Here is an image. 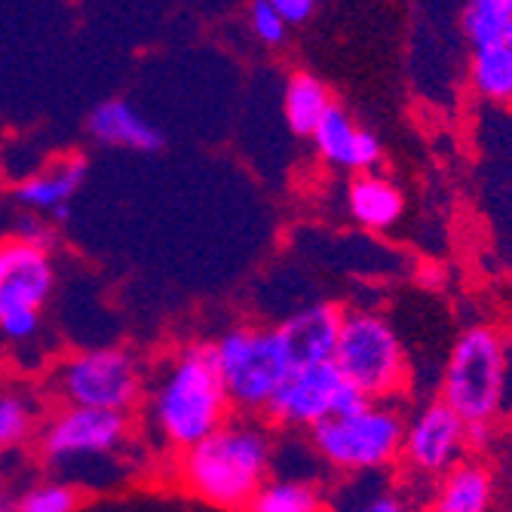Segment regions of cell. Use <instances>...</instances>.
<instances>
[{
    "label": "cell",
    "instance_id": "obj_3",
    "mask_svg": "<svg viewBox=\"0 0 512 512\" xmlns=\"http://www.w3.org/2000/svg\"><path fill=\"white\" fill-rule=\"evenodd\" d=\"M509 359L512 347L494 325H473L448 353L439 399L470 427L473 439H482V433L506 411Z\"/></svg>",
    "mask_w": 512,
    "mask_h": 512
},
{
    "label": "cell",
    "instance_id": "obj_15",
    "mask_svg": "<svg viewBox=\"0 0 512 512\" xmlns=\"http://www.w3.org/2000/svg\"><path fill=\"white\" fill-rule=\"evenodd\" d=\"M86 129L99 145H108V148H126V151H142V154L163 148V132L123 99H108L99 108H92Z\"/></svg>",
    "mask_w": 512,
    "mask_h": 512
},
{
    "label": "cell",
    "instance_id": "obj_21",
    "mask_svg": "<svg viewBox=\"0 0 512 512\" xmlns=\"http://www.w3.org/2000/svg\"><path fill=\"white\" fill-rule=\"evenodd\" d=\"M31 421H34V411H31L28 399H22L16 393L0 396V448L25 442L31 433Z\"/></svg>",
    "mask_w": 512,
    "mask_h": 512
},
{
    "label": "cell",
    "instance_id": "obj_2",
    "mask_svg": "<svg viewBox=\"0 0 512 512\" xmlns=\"http://www.w3.org/2000/svg\"><path fill=\"white\" fill-rule=\"evenodd\" d=\"M227 408L212 344L188 347L163 365L151 396V421L163 442L178 451L200 445L227 421Z\"/></svg>",
    "mask_w": 512,
    "mask_h": 512
},
{
    "label": "cell",
    "instance_id": "obj_25",
    "mask_svg": "<svg viewBox=\"0 0 512 512\" xmlns=\"http://www.w3.org/2000/svg\"><path fill=\"white\" fill-rule=\"evenodd\" d=\"M273 7L279 13V19L286 22V28L292 25H307L316 13V4L313 0H273Z\"/></svg>",
    "mask_w": 512,
    "mask_h": 512
},
{
    "label": "cell",
    "instance_id": "obj_13",
    "mask_svg": "<svg viewBox=\"0 0 512 512\" xmlns=\"http://www.w3.org/2000/svg\"><path fill=\"white\" fill-rule=\"evenodd\" d=\"M310 138L325 163L356 172V175L375 172V166L384 157L381 138L375 132L356 126L353 117L338 105H332V111L322 117V123L316 126V132Z\"/></svg>",
    "mask_w": 512,
    "mask_h": 512
},
{
    "label": "cell",
    "instance_id": "obj_9",
    "mask_svg": "<svg viewBox=\"0 0 512 512\" xmlns=\"http://www.w3.org/2000/svg\"><path fill=\"white\" fill-rule=\"evenodd\" d=\"M470 43V83L482 99L512 108V0H470L460 13Z\"/></svg>",
    "mask_w": 512,
    "mask_h": 512
},
{
    "label": "cell",
    "instance_id": "obj_17",
    "mask_svg": "<svg viewBox=\"0 0 512 512\" xmlns=\"http://www.w3.org/2000/svg\"><path fill=\"white\" fill-rule=\"evenodd\" d=\"M494 476L479 460H460L433 488V512H491Z\"/></svg>",
    "mask_w": 512,
    "mask_h": 512
},
{
    "label": "cell",
    "instance_id": "obj_5",
    "mask_svg": "<svg viewBox=\"0 0 512 512\" xmlns=\"http://www.w3.org/2000/svg\"><path fill=\"white\" fill-rule=\"evenodd\" d=\"M212 356L230 405L243 411H267L292 371L283 338L264 325H240L224 332L212 344Z\"/></svg>",
    "mask_w": 512,
    "mask_h": 512
},
{
    "label": "cell",
    "instance_id": "obj_8",
    "mask_svg": "<svg viewBox=\"0 0 512 512\" xmlns=\"http://www.w3.org/2000/svg\"><path fill=\"white\" fill-rule=\"evenodd\" d=\"M368 402L371 399H365L341 375L335 362H313L289 371V378L276 390L267 414L276 424L292 430H316L319 424L341 414H353Z\"/></svg>",
    "mask_w": 512,
    "mask_h": 512
},
{
    "label": "cell",
    "instance_id": "obj_26",
    "mask_svg": "<svg viewBox=\"0 0 512 512\" xmlns=\"http://www.w3.org/2000/svg\"><path fill=\"white\" fill-rule=\"evenodd\" d=\"M356 512H408V506L396 494H378V497L365 500Z\"/></svg>",
    "mask_w": 512,
    "mask_h": 512
},
{
    "label": "cell",
    "instance_id": "obj_10",
    "mask_svg": "<svg viewBox=\"0 0 512 512\" xmlns=\"http://www.w3.org/2000/svg\"><path fill=\"white\" fill-rule=\"evenodd\" d=\"M470 442V427L442 399H433L417 408V414L405 424L399 460L408 473L439 482L460 460H467Z\"/></svg>",
    "mask_w": 512,
    "mask_h": 512
},
{
    "label": "cell",
    "instance_id": "obj_23",
    "mask_svg": "<svg viewBox=\"0 0 512 512\" xmlns=\"http://www.w3.org/2000/svg\"><path fill=\"white\" fill-rule=\"evenodd\" d=\"M249 22H252L255 37L261 43H267V46H279V43L286 40V34H289L286 22L279 19V13L273 7V0H255L252 10H249Z\"/></svg>",
    "mask_w": 512,
    "mask_h": 512
},
{
    "label": "cell",
    "instance_id": "obj_18",
    "mask_svg": "<svg viewBox=\"0 0 512 512\" xmlns=\"http://www.w3.org/2000/svg\"><path fill=\"white\" fill-rule=\"evenodd\" d=\"M347 209L356 224H362L368 230H387L402 218L405 200L390 178H384L378 172H362L347 188Z\"/></svg>",
    "mask_w": 512,
    "mask_h": 512
},
{
    "label": "cell",
    "instance_id": "obj_4",
    "mask_svg": "<svg viewBox=\"0 0 512 512\" xmlns=\"http://www.w3.org/2000/svg\"><path fill=\"white\" fill-rule=\"evenodd\" d=\"M332 362L371 402H387L408 384L405 347L393 325L375 310L344 313Z\"/></svg>",
    "mask_w": 512,
    "mask_h": 512
},
{
    "label": "cell",
    "instance_id": "obj_24",
    "mask_svg": "<svg viewBox=\"0 0 512 512\" xmlns=\"http://www.w3.org/2000/svg\"><path fill=\"white\" fill-rule=\"evenodd\" d=\"M37 329H40V313H34V310H16L0 319V332H4L10 341H28L37 335Z\"/></svg>",
    "mask_w": 512,
    "mask_h": 512
},
{
    "label": "cell",
    "instance_id": "obj_20",
    "mask_svg": "<svg viewBox=\"0 0 512 512\" xmlns=\"http://www.w3.org/2000/svg\"><path fill=\"white\" fill-rule=\"evenodd\" d=\"M246 512H329L325 497L301 479H267Z\"/></svg>",
    "mask_w": 512,
    "mask_h": 512
},
{
    "label": "cell",
    "instance_id": "obj_12",
    "mask_svg": "<svg viewBox=\"0 0 512 512\" xmlns=\"http://www.w3.org/2000/svg\"><path fill=\"white\" fill-rule=\"evenodd\" d=\"M53 289L56 267L50 249L28 240L0 243V319L16 310L40 313Z\"/></svg>",
    "mask_w": 512,
    "mask_h": 512
},
{
    "label": "cell",
    "instance_id": "obj_6",
    "mask_svg": "<svg viewBox=\"0 0 512 512\" xmlns=\"http://www.w3.org/2000/svg\"><path fill=\"white\" fill-rule=\"evenodd\" d=\"M316 454L335 470L344 473H378L387 470L402 454L405 421L387 402H368L353 414L310 430Z\"/></svg>",
    "mask_w": 512,
    "mask_h": 512
},
{
    "label": "cell",
    "instance_id": "obj_27",
    "mask_svg": "<svg viewBox=\"0 0 512 512\" xmlns=\"http://www.w3.org/2000/svg\"><path fill=\"white\" fill-rule=\"evenodd\" d=\"M0 512H16V509H10V506H4V503H0Z\"/></svg>",
    "mask_w": 512,
    "mask_h": 512
},
{
    "label": "cell",
    "instance_id": "obj_1",
    "mask_svg": "<svg viewBox=\"0 0 512 512\" xmlns=\"http://www.w3.org/2000/svg\"><path fill=\"white\" fill-rule=\"evenodd\" d=\"M273 439L255 421H224L200 445L181 451L178 473L197 497L221 509H246L270 476Z\"/></svg>",
    "mask_w": 512,
    "mask_h": 512
},
{
    "label": "cell",
    "instance_id": "obj_11",
    "mask_svg": "<svg viewBox=\"0 0 512 512\" xmlns=\"http://www.w3.org/2000/svg\"><path fill=\"white\" fill-rule=\"evenodd\" d=\"M129 436L126 414L96 408H62L43 430L40 448L50 463L114 454Z\"/></svg>",
    "mask_w": 512,
    "mask_h": 512
},
{
    "label": "cell",
    "instance_id": "obj_22",
    "mask_svg": "<svg viewBox=\"0 0 512 512\" xmlns=\"http://www.w3.org/2000/svg\"><path fill=\"white\" fill-rule=\"evenodd\" d=\"M77 509V491L65 482H46L19 500L16 512H74Z\"/></svg>",
    "mask_w": 512,
    "mask_h": 512
},
{
    "label": "cell",
    "instance_id": "obj_7",
    "mask_svg": "<svg viewBox=\"0 0 512 512\" xmlns=\"http://www.w3.org/2000/svg\"><path fill=\"white\" fill-rule=\"evenodd\" d=\"M56 393L65 408L126 414L142 396V368L126 350H86L59 365Z\"/></svg>",
    "mask_w": 512,
    "mask_h": 512
},
{
    "label": "cell",
    "instance_id": "obj_14",
    "mask_svg": "<svg viewBox=\"0 0 512 512\" xmlns=\"http://www.w3.org/2000/svg\"><path fill=\"white\" fill-rule=\"evenodd\" d=\"M344 313L335 304H307L295 310L283 325H276L283 347L292 359V368L313 365V362H332L338 335H341Z\"/></svg>",
    "mask_w": 512,
    "mask_h": 512
},
{
    "label": "cell",
    "instance_id": "obj_16",
    "mask_svg": "<svg viewBox=\"0 0 512 512\" xmlns=\"http://www.w3.org/2000/svg\"><path fill=\"white\" fill-rule=\"evenodd\" d=\"M86 178V160L83 157H65L59 163H53L50 169H43L31 178H25L19 184V203L34 209V212H46L59 221L68 218V206L74 200V194L80 191V184Z\"/></svg>",
    "mask_w": 512,
    "mask_h": 512
},
{
    "label": "cell",
    "instance_id": "obj_19",
    "mask_svg": "<svg viewBox=\"0 0 512 512\" xmlns=\"http://www.w3.org/2000/svg\"><path fill=\"white\" fill-rule=\"evenodd\" d=\"M332 92L319 77L298 71L289 77L286 92H283V111L286 123L295 135H313L322 117L332 111Z\"/></svg>",
    "mask_w": 512,
    "mask_h": 512
}]
</instances>
